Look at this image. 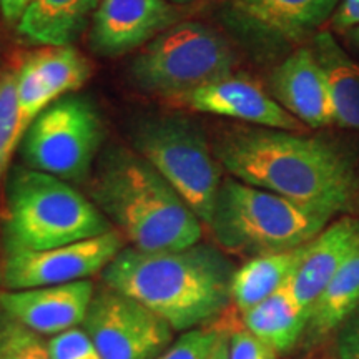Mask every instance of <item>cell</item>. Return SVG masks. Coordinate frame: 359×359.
<instances>
[{
	"mask_svg": "<svg viewBox=\"0 0 359 359\" xmlns=\"http://www.w3.org/2000/svg\"><path fill=\"white\" fill-rule=\"evenodd\" d=\"M212 148L222 168L246 185L333 217L354 210L356 156L331 138L245 125L224 130Z\"/></svg>",
	"mask_w": 359,
	"mask_h": 359,
	"instance_id": "obj_1",
	"label": "cell"
},
{
	"mask_svg": "<svg viewBox=\"0 0 359 359\" xmlns=\"http://www.w3.org/2000/svg\"><path fill=\"white\" fill-rule=\"evenodd\" d=\"M235 271L226 255L212 245L170 251L130 246L103 269L102 281L187 333L213 325L228 311Z\"/></svg>",
	"mask_w": 359,
	"mask_h": 359,
	"instance_id": "obj_2",
	"label": "cell"
},
{
	"mask_svg": "<svg viewBox=\"0 0 359 359\" xmlns=\"http://www.w3.org/2000/svg\"><path fill=\"white\" fill-rule=\"evenodd\" d=\"M88 195L132 248L182 250L203 235L200 218L133 148L103 151L88 178Z\"/></svg>",
	"mask_w": 359,
	"mask_h": 359,
	"instance_id": "obj_3",
	"label": "cell"
},
{
	"mask_svg": "<svg viewBox=\"0 0 359 359\" xmlns=\"http://www.w3.org/2000/svg\"><path fill=\"white\" fill-rule=\"evenodd\" d=\"M114 230L72 183L29 167L11 170L2 213V253L42 251Z\"/></svg>",
	"mask_w": 359,
	"mask_h": 359,
	"instance_id": "obj_4",
	"label": "cell"
},
{
	"mask_svg": "<svg viewBox=\"0 0 359 359\" xmlns=\"http://www.w3.org/2000/svg\"><path fill=\"white\" fill-rule=\"evenodd\" d=\"M331 218L228 177L218 190L208 228L219 250L250 259L306 245Z\"/></svg>",
	"mask_w": 359,
	"mask_h": 359,
	"instance_id": "obj_5",
	"label": "cell"
},
{
	"mask_svg": "<svg viewBox=\"0 0 359 359\" xmlns=\"http://www.w3.org/2000/svg\"><path fill=\"white\" fill-rule=\"evenodd\" d=\"M231 43L213 27L180 22L148 42L130 64V80L142 92L178 102L233 74Z\"/></svg>",
	"mask_w": 359,
	"mask_h": 359,
	"instance_id": "obj_6",
	"label": "cell"
},
{
	"mask_svg": "<svg viewBox=\"0 0 359 359\" xmlns=\"http://www.w3.org/2000/svg\"><path fill=\"white\" fill-rule=\"evenodd\" d=\"M130 138L133 150L208 224L223 180L222 165L200 125L182 115H145L135 120Z\"/></svg>",
	"mask_w": 359,
	"mask_h": 359,
	"instance_id": "obj_7",
	"label": "cell"
},
{
	"mask_svg": "<svg viewBox=\"0 0 359 359\" xmlns=\"http://www.w3.org/2000/svg\"><path fill=\"white\" fill-rule=\"evenodd\" d=\"M103 135L95 103L83 95H65L48 105L27 130L22 156L29 168L83 183L92 175Z\"/></svg>",
	"mask_w": 359,
	"mask_h": 359,
	"instance_id": "obj_8",
	"label": "cell"
},
{
	"mask_svg": "<svg viewBox=\"0 0 359 359\" xmlns=\"http://www.w3.org/2000/svg\"><path fill=\"white\" fill-rule=\"evenodd\" d=\"M341 0H224L219 20L258 58L288 55L320 34Z\"/></svg>",
	"mask_w": 359,
	"mask_h": 359,
	"instance_id": "obj_9",
	"label": "cell"
},
{
	"mask_svg": "<svg viewBox=\"0 0 359 359\" xmlns=\"http://www.w3.org/2000/svg\"><path fill=\"white\" fill-rule=\"evenodd\" d=\"M82 327L103 359H158L175 333L151 309L105 285L95 288Z\"/></svg>",
	"mask_w": 359,
	"mask_h": 359,
	"instance_id": "obj_10",
	"label": "cell"
},
{
	"mask_svg": "<svg viewBox=\"0 0 359 359\" xmlns=\"http://www.w3.org/2000/svg\"><path fill=\"white\" fill-rule=\"evenodd\" d=\"M125 248L116 230L67 246L0 257V290L20 291L82 281L97 275Z\"/></svg>",
	"mask_w": 359,
	"mask_h": 359,
	"instance_id": "obj_11",
	"label": "cell"
},
{
	"mask_svg": "<svg viewBox=\"0 0 359 359\" xmlns=\"http://www.w3.org/2000/svg\"><path fill=\"white\" fill-rule=\"evenodd\" d=\"M170 0H102L92 17L90 47L103 57H120L151 42L182 22Z\"/></svg>",
	"mask_w": 359,
	"mask_h": 359,
	"instance_id": "obj_12",
	"label": "cell"
},
{
	"mask_svg": "<svg viewBox=\"0 0 359 359\" xmlns=\"http://www.w3.org/2000/svg\"><path fill=\"white\" fill-rule=\"evenodd\" d=\"M180 105L193 111L233 118L251 127L299 133L304 125L288 114L269 92L253 79L230 74L188 93Z\"/></svg>",
	"mask_w": 359,
	"mask_h": 359,
	"instance_id": "obj_13",
	"label": "cell"
},
{
	"mask_svg": "<svg viewBox=\"0 0 359 359\" xmlns=\"http://www.w3.org/2000/svg\"><path fill=\"white\" fill-rule=\"evenodd\" d=\"M95 294L90 280L45 288L0 290V309L42 336H57L83 325Z\"/></svg>",
	"mask_w": 359,
	"mask_h": 359,
	"instance_id": "obj_14",
	"label": "cell"
},
{
	"mask_svg": "<svg viewBox=\"0 0 359 359\" xmlns=\"http://www.w3.org/2000/svg\"><path fill=\"white\" fill-rule=\"evenodd\" d=\"M359 257V217H343L327 224L304 246L302 263L288 285L306 316L326 285Z\"/></svg>",
	"mask_w": 359,
	"mask_h": 359,
	"instance_id": "obj_15",
	"label": "cell"
},
{
	"mask_svg": "<svg viewBox=\"0 0 359 359\" xmlns=\"http://www.w3.org/2000/svg\"><path fill=\"white\" fill-rule=\"evenodd\" d=\"M269 93L298 122L311 128L334 125L325 75L309 45L288 53L269 75Z\"/></svg>",
	"mask_w": 359,
	"mask_h": 359,
	"instance_id": "obj_16",
	"label": "cell"
},
{
	"mask_svg": "<svg viewBox=\"0 0 359 359\" xmlns=\"http://www.w3.org/2000/svg\"><path fill=\"white\" fill-rule=\"evenodd\" d=\"M309 47L325 75L334 125L359 132V64L344 50L333 30L323 29Z\"/></svg>",
	"mask_w": 359,
	"mask_h": 359,
	"instance_id": "obj_17",
	"label": "cell"
},
{
	"mask_svg": "<svg viewBox=\"0 0 359 359\" xmlns=\"http://www.w3.org/2000/svg\"><path fill=\"white\" fill-rule=\"evenodd\" d=\"M102 0H30L17 24L27 42L42 47L72 45L87 29Z\"/></svg>",
	"mask_w": 359,
	"mask_h": 359,
	"instance_id": "obj_18",
	"label": "cell"
},
{
	"mask_svg": "<svg viewBox=\"0 0 359 359\" xmlns=\"http://www.w3.org/2000/svg\"><path fill=\"white\" fill-rule=\"evenodd\" d=\"M241 323L268 348L283 354L288 353L304 334L308 316L286 283L257 306L241 313Z\"/></svg>",
	"mask_w": 359,
	"mask_h": 359,
	"instance_id": "obj_19",
	"label": "cell"
},
{
	"mask_svg": "<svg viewBox=\"0 0 359 359\" xmlns=\"http://www.w3.org/2000/svg\"><path fill=\"white\" fill-rule=\"evenodd\" d=\"M304 246L250 258L233 275L231 303L240 313L257 306L268 296L285 286L298 269L304 255Z\"/></svg>",
	"mask_w": 359,
	"mask_h": 359,
	"instance_id": "obj_20",
	"label": "cell"
},
{
	"mask_svg": "<svg viewBox=\"0 0 359 359\" xmlns=\"http://www.w3.org/2000/svg\"><path fill=\"white\" fill-rule=\"evenodd\" d=\"M359 306V257L349 262L326 285L309 313L304 334L309 341L325 338Z\"/></svg>",
	"mask_w": 359,
	"mask_h": 359,
	"instance_id": "obj_21",
	"label": "cell"
},
{
	"mask_svg": "<svg viewBox=\"0 0 359 359\" xmlns=\"http://www.w3.org/2000/svg\"><path fill=\"white\" fill-rule=\"evenodd\" d=\"M25 60L53 102L83 87L92 75L87 57L72 45L40 47L39 50L27 53Z\"/></svg>",
	"mask_w": 359,
	"mask_h": 359,
	"instance_id": "obj_22",
	"label": "cell"
},
{
	"mask_svg": "<svg viewBox=\"0 0 359 359\" xmlns=\"http://www.w3.org/2000/svg\"><path fill=\"white\" fill-rule=\"evenodd\" d=\"M19 64L20 57L0 67V180L7 173L13 151L24 138L17 98Z\"/></svg>",
	"mask_w": 359,
	"mask_h": 359,
	"instance_id": "obj_23",
	"label": "cell"
},
{
	"mask_svg": "<svg viewBox=\"0 0 359 359\" xmlns=\"http://www.w3.org/2000/svg\"><path fill=\"white\" fill-rule=\"evenodd\" d=\"M0 359H52L48 341L0 309Z\"/></svg>",
	"mask_w": 359,
	"mask_h": 359,
	"instance_id": "obj_24",
	"label": "cell"
},
{
	"mask_svg": "<svg viewBox=\"0 0 359 359\" xmlns=\"http://www.w3.org/2000/svg\"><path fill=\"white\" fill-rule=\"evenodd\" d=\"M17 98H19V114L20 125L24 130V135L30 125L35 122V118L52 105L53 100L47 93V90L40 82L32 67L27 64L25 55L20 57L19 64V79H17Z\"/></svg>",
	"mask_w": 359,
	"mask_h": 359,
	"instance_id": "obj_25",
	"label": "cell"
},
{
	"mask_svg": "<svg viewBox=\"0 0 359 359\" xmlns=\"http://www.w3.org/2000/svg\"><path fill=\"white\" fill-rule=\"evenodd\" d=\"M222 334L218 321L213 325L187 331L158 359H208Z\"/></svg>",
	"mask_w": 359,
	"mask_h": 359,
	"instance_id": "obj_26",
	"label": "cell"
},
{
	"mask_svg": "<svg viewBox=\"0 0 359 359\" xmlns=\"http://www.w3.org/2000/svg\"><path fill=\"white\" fill-rule=\"evenodd\" d=\"M52 359H103L83 327H74L48 341Z\"/></svg>",
	"mask_w": 359,
	"mask_h": 359,
	"instance_id": "obj_27",
	"label": "cell"
},
{
	"mask_svg": "<svg viewBox=\"0 0 359 359\" xmlns=\"http://www.w3.org/2000/svg\"><path fill=\"white\" fill-rule=\"evenodd\" d=\"M245 327V326H243ZM228 359H276L278 354L248 330L228 325Z\"/></svg>",
	"mask_w": 359,
	"mask_h": 359,
	"instance_id": "obj_28",
	"label": "cell"
},
{
	"mask_svg": "<svg viewBox=\"0 0 359 359\" xmlns=\"http://www.w3.org/2000/svg\"><path fill=\"white\" fill-rule=\"evenodd\" d=\"M336 353L338 359H359V306L338 327Z\"/></svg>",
	"mask_w": 359,
	"mask_h": 359,
	"instance_id": "obj_29",
	"label": "cell"
},
{
	"mask_svg": "<svg viewBox=\"0 0 359 359\" xmlns=\"http://www.w3.org/2000/svg\"><path fill=\"white\" fill-rule=\"evenodd\" d=\"M359 24V0H341L338 8L331 17V29L333 32L344 34L351 27Z\"/></svg>",
	"mask_w": 359,
	"mask_h": 359,
	"instance_id": "obj_30",
	"label": "cell"
},
{
	"mask_svg": "<svg viewBox=\"0 0 359 359\" xmlns=\"http://www.w3.org/2000/svg\"><path fill=\"white\" fill-rule=\"evenodd\" d=\"M30 0H0V12L4 20L11 25H17L24 15Z\"/></svg>",
	"mask_w": 359,
	"mask_h": 359,
	"instance_id": "obj_31",
	"label": "cell"
},
{
	"mask_svg": "<svg viewBox=\"0 0 359 359\" xmlns=\"http://www.w3.org/2000/svg\"><path fill=\"white\" fill-rule=\"evenodd\" d=\"M218 323L222 326V334H219L217 344L213 346L208 359H228V334H230V331H228L226 323H223V316L219 318Z\"/></svg>",
	"mask_w": 359,
	"mask_h": 359,
	"instance_id": "obj_32",
	"label": "cell"
},
{
	"mask_svg": "<svg viewBox=\"0 0 359 359\" xmlns=\"http://www.w3.org/2000/svg\"><path fill=\"white\" fill-rule=\"evenodd\" d=\"M343 35L348 39V42L351 43L354 48H358V50H359V24L351 27V29L346 30V32H344Z\"/></svg>",
	"mask_w": 359,
	"mask_h": 359,
	"instance_id": "obj_33",
	"label": "cell"
},
{
	"mask_svg": "<svg viewBox=\"0 0 359 359\" xmlns=\"http://www.w3.org/2000/svg\"><path fill=\"white\" fill-rule=\"evenodd\" d=\"M2 12H0V57H2L4 52V42H6V35H4V24H2Z\"/></svg>",
	"mask_w": 359,
	"mask_h": 359,
	"instance_id": "obj_34",
	"label": "cell"
},
{
	"mask_svg": "<svg viewBox=\"0 0 359 359\" xmlns=\"http://www.w3.org/2000/svg\"><path fill=\"white\" fill-rule=\"evenodd\" d=\"M170 2H172V4H175V6L182 7V6H190V4L200 2V0H170Z\"/></svg>",
	"mask_w": 359,
	"mask_h": 359,
	"instance_id": "obj_35",
	"label": "cell"
},
{
	"mask_svg": "<svg viewBox=\"0 0 359 359\" xmlns=\"http://www.w3.org/2000/svg\"><path fill=\"white\" fill-rule=\"evenodd\" d=\"M354 210L359 212V190H358V196H356V203H354Z\"/></svg>",
	"mask_w": 359,
	"mask_h": 359,
	"instance_id": "obj_36",
	"label": "cell"
}]
</instances>
